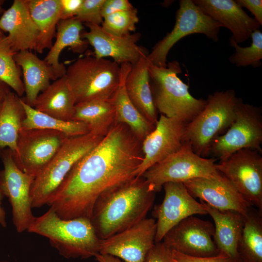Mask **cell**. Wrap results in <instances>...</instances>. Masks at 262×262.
Masks as SVG:
<instances>
[{
    "label": "cell",
    "instance_id": "obj_47",
    "mask_svg": "<svg viewBox=\"0 0 262 262\" xmlns=\"http://www.w3.org/2000/svg\"><path fill=\"white\" fill-rule=\"evenodd\" d=\"M0 262H8V261H0Z\"/></svg>",
    "mask_w": 262,
    "mask_h": 262
},
{
    "label": "cell",
    "instance_id": "obj_14",
    "mask_svg": "<svg viewBox=\"0 0 262 262\" xmlns=\"http://www.w3.org/2000/svg\"><path fill=\"white\" fill-rule=\"evenodd\" d=\"M214 225L190 216L178 223L164 235L163 242L171 250L194 257H211L219 251L213 240Z\"/></svg>",
    "mask_w": 262,
    "mask_h": 262
},
{
    "label": "cell",
    "instance_id": "obj_24",
    "mask_svg": "<svg viewBox=\"0 0 262 262\" xmlns=\"http://www.w3.org/2000/svg\"><path fill=\"white\" fill-rule=\"evenodd\" d=\"M16 64L22 70L25 97L22 98L33 107L40 94L56 80L52 67L29 50L18 51L14 57Z\"/></svg>",
    "mask_w": 262,
    "mask_h": 262
},
{
    "label": "cell",
    "instance_id": "obj_44",
    "mask_svg": "<svg viewBox=\"0 0 262 262\" xmlns=\"http://www.w3.org/2000/svg\"><path fill=\"white\" fill-rule=\"evenodd\" d=\"M9 91V86L0 80V105Z\"/></svg>",
    "mask_w": 262,
    "mask_h": 262
},
{
    "label": "cell",
    "instance_id": "obj_21",
    "mask_svg": "<svg viewBox=\"0 0 262 262\" xmlns=\"http://www.w3.org/2000/svg\"><path fill=\"white\" fill-rule=\"evenodd\" d=\"M0 30L7 32L8 38L16 52L34 50L38 29L31 17L26 0H15L0 17Z\"/></svg>",
    "mask_w": 262,
    "mask_h": 262
},
{
    "label": "cell",
    "instance_id": "obj_15",
    "mask_svg": "<svg viewBox=\"0 0 262 262\" xmlns=\"http://www.w3.org/2000/svg\"><path fill=\"white\" fill-rule=\"evenodd\" d=\"M156 221L145 218L133 226L100 240L99 253L115 256L124 262H144L155 244Z\"/></svg>",
    "mask_w": 262,
    "mask_h": 262
},
{
    "label": "cell",
    "instance_id": "obj_5",
    "mask_svg": "<svg viewBox=\"0 0 262 262\" xmlns=\"http://www.w3.org/2000/svg\"><path fill=\"white\" fill-rule=\"evenodd\" d=\"M237 99L233 89L216 91L208 96L203 110L186 124L184 140L196 154L203 157L208 156L213 141L235 120Z\"/></svg>",
    "mask_w": 262,
    "mask_h": 262
},
{
    "label": "cell",
    "instance_id": "obj_8",
    "mask_svg": "<svg viewBox=\"0 0 262 262\" xmlns=\"http://www.w3.org/2000/svg\"><path fill=\"white\" fill-rule=\"evenodd\" d=\"M216 161L196 154L185 141L180 149L151 166L142 176L156 193L167 182L183 183L194 178L217 176L220 172L216 167Z\"/></svg>",
    "mask_w": 262,
    "mask_h": 262
},
{
    "label": "cell",
    "instance_id": "obj_19",
    "mask_svg": "<svg viewBox=\"0 0 262 262\" xmlns=\"http://www.w3.org/2000/svg\"><path fill=\"white\" fill-rule=\"evenodd\" d=\"M189 194L220 210H231L246 216L252 207L221 173L194 178L183 183Z\"/></svg>",
    "mask_w": 262,
    "mask_h": 262
},
{
    "label": "cell",
    "instance_id": "obj_6",
    "mask_svg": "<svg viewBox=\"0 0 262 262\" xmlns=\"http://www.w3.org/2000/svg\"><path fill=\"white\" fill-rule=\"evenodd\" d=\"M104 136L89 132L67 138L35 177L30 191L32 208L47 205L74 165L93 149Z\"/></svg>",
    "mask_w": 262,
    "mask_h": 262
},
{
    "label": "cell",
    "instance_id": "obj_18",
    "mask_svg": "<svg viewBox=\"0 0 262 262\" xmlns=\"http://www.w3.org/2000/svg\"><path fill=\"white\" fill-rule=\"evenodd\" d=\"M89 31L81 33L94 49V55L98 58H112L120 65L136 63L144 55H148L146 48L137 45L141 34L139 33L118 36L106 32L101 25L84 24Z\"/></svg>",
    "mask_w": 262,
    "mask_h": 262
},
{
    "label": "cell",
    "instance_id": "obj_7",
    "mask_svg": "<svg viewBox=\"0 0 262 262\" xmlns=\"http://www.w3.org/2000/svg\"><path fill=\"white\" fill-rule=\"evenodd\" d=\"M65 75L76 104L112 98L120 83L121 68L114 61L87 55L70 65Z\"/></svg>",
    "mask_w": 262,
    "mask_h": 262
},
{
    "label": "cell",
    "instance_id": "obj_26",
    "mask_svg": "<svg viewBox=\"0 0 262 262\" xmlns=\"http://www.w3.org/2000/svg\"><path fill=\"white\" fill-rule=\"evenodd\" d=\"M76 101L66 75L49 84L36 98L33 107L55 118L71 121Z\"/></svg>",
    "mask_w": 262,
    "mask_h": 262
},
{
    "label": "cell",
    "instance_id": "obj_32",
    "mask_svg": "<svg viewBox=\"0 0 262 262\" xmlns=\"http://www.w3.org/2000/svg\"><path fill=\"white\" fill-rule=\"evenodd\" d=\"M25 112L22 124L23 129H47L60 131L68 137L82 135L89 132L86 125L76 121L59 119L40 112L26 104L21 98Z\"/></svg>",
    "mask_w": 262,
    "mask_h": 262
},
{
    "label": "cell",
    "instance_id": "obj_36",
    "mask_svg": "<svg viewBox=\"0 0 262 262\" xmlns=\"http://www.w3.org/2000/svg\"><path fill=\"white\" fill-rule=\"evenodd\" d=\"M104 0H83L76 19L84 24L100 25L103 21L102 7Z\"/></svg>",
    "mask_w": 262,
    "mask_h": 262
},
{
    "label": "cell",
    "instance_id": "obj_33",
    "mask_svg": "<svg viewBox=\"0 0 262 262\" xmlns=\"http://www.w3.org/2000/svg\"><path fill=\"white\" fill-rule=\"evenodd\" d=\"M16 52L7 36L4 33L0 34V80L20 97L25 91L21 78V69L14 59Z\"/></svg>",
    "mask_w": 262,
    "mask_h": 262
},
{
    "label": "cell",
    "instance_id": "obj_20",
    "mask_svg": "<svg viewBox=\"0 0 262 262\" xmlns=\"http://www.w3.org/2000/svg\"><path fill=\"white\" fill-rule=\"evenodd\" d=\"M204 13L232 33L237 44L247 40L261 25L233 0H193Z\"/></svg>",
    "mask_w": 262,
    "mask_h": 262
},
{
    "label": "cell",
    "instance_id": "obj_13",
    "mask_svg": "<svg viewBox=\"0 0 262 262\" xmlns=\"http://www.w3.org/2000/svg\"><path fill=\"white\" fill-rule=\"evenodd\" d=\"M67 138L57 131L21 128L13 159L21 171L35 178Z\"/></svg>",
    "mask_w": 262,
    "mask_h": 262
},
{
    "label": "cell",
    "instance_id": "obj_39",
    "mask_svg": "<svg viewBox=\"0 0 262 262\" xmlns=\"http://www.w3.org/2000/svg\"><path fill=\"white\" fill-rule=\"evenodd\" d=\"M133 8L128 0H104L102 7V16L103 18L110 14Z\"/></svg>",
    "mask_w": 262,
    "mask_h": 262
},
{
    "label": "cell",
    "instance_id": "obj_38",
    "mask_svg": "<svg viewBox=\"0 0 262 262\" xmlns=\"http://www.w3.org/2000/svg\"><path fill=\"white\" fill-rule=\"evenodd\" d=\"M171 252L174 262H233L228 256L221 253L211 257H194L174 250H171Z\"/></svg>",
    "mask_w": 262,
    "mask_h": 262
},
{
    "label": "cell",
    "instance_id": "obj_29",
    "mask_svg": "<svg viewBox=\"0 0 262 262\" xmlns=\"http://www.w3.org/2000/svg\"><path fill=\"white\" fill-rule=\"evenodd\" d=\"M72 120L85 124L89 132L105 136L115 122L113 98L93 99L76 104Z\"/></svg>",
    "mask_w": 262,
    "mask_h": 262
},
{
    "label": "cell",
    "instance_id": "obj_23",
    "mask_svg": "<svg viewBox=\"0 0 262 262\" xmlns=\"http://www.w3.org/2000/svg\"><path fill=\"white\" fill-rule=\"evenodd\" d=\"M148 55L131 65L125 82L128 96L136 108L148 121L155 125L158 119L154 105L148 73Z\"/></svg>",
    "mask_w": 262,
    "mask_h": 262
},
{
    "label": "cell",
    "instance_id": "obj_10",
    "mask_svg": "<svg viewBox=\"0 0 262 262\" xmlns=\"http://www.w3.org/2000/svg\"><path fill=\"white\" fill-rule=\"evenodd\" d=\"M221 27L219 23L204 13L193 0H180L173 28L157 43L147 59L154 66L165 67L169 51L180 40L192 34L200 33L217 42Z\"/></svg>",
    "mask_w": 262,
    "mask_h": 262
},
{
    "label": "cell",
    "instance_id": "obj_43",
    "mask_svg": "<svg viewBox=\"0 0 262 262\" xmlns=\"http://www.w3.org/2000/svg\"><path fill=\"white\" fill-rule=\"evenodd\" d=\"M1 149H2L0 148V156ZM2 197L3 196L0 193V226L5 228L7 226V222L6 219V213L1 204Z\"/></svg>",
    "mask_w": 262,
    "mask_h": 262
},
{
    "label": "cell",
    "instance_id": "obj_34",
    "mask_svg": "<svg viewBox=\"0 0 262 262\" xmlns=\"http://www.w3.org/2000/svg\"><path fill=\"white\" fill-rule=\"evenodd\" d=\"M252 42L249 46L242 47L229 38V45L235 52L229 58V62L237 67L251 66L258 68L262 65V32L257 29L251 34Z\"/></svg>",
    "mask_w": 262,
    "mask_h": 262
},
{
    "label": "cell",
    "instance_id": "obj_30",
    "mask_svg": "<svg viewBox=\"0 0 262 262\" xmlns=\"http://www.w3.org/2000/svg\"><path fill=\"white\" fill-rule=\"evenodd\" d=\"M25 112L21 98L11 91L0 105V148H8L12 153L17 142Z\"/></svg>",
    "mask_w": 262,
    "mask_h": 262
},
{
    "label": "cell",
    "instance_id": "obj_25",
    "mask_svg": "<svg viewBox=\"0 0 262 262\" xmlns=\"http://www.w3.org/2000/svg\"><path fill=\"white\" fill-rule=\"evenodd\" d=\"M83 28L82 23L75 18L60 20L57 24L56 40L44 59L52 67L56 80L66 73L65 66L59 62L63 50L69 47L73 53L81 54L87 49L88 42L81 37Z\"/></svg>",
    "mask_w": 262,
    "mask_h": 262
},
{
    "label": "cell",
    "instance_id": "obj_9",
    "mask_svg": "<svg viewBox=\"0 0 262 262\" xmlns=\"http://www.w3.org/2000/svg\"><path fill=\"white\" fill-rule=\"evenodd\" d=\"M235 119L228 130L218 137L211 146L208 156L224 161L242 149H252L262 153V108L245 103L238 98Z\"/></svg>",
    "mask_w": 262,
    "mask_h": 262
},
{
    "label": "cell",
    "instance_id": "obj_42",
    "mask_svg": "<svg viewBox=\"0 0 262 262\" xmlns=\"http://www.w3.org/2000/svg\"><path fill=\"white\" fill-rule=\"evenodd\" d=\"M94 257L98 262H124L115 256L99 253L96 254Z\"/></svg>",
    "mask_w": 262,
    "mask_h": 262
},
{
    "label": "cell",
    "instance_id": "obj_16",
    "mask_svg": "<svg viewBox=\"0 0 262 262\" xmlns=\"http://www.w3.org/2000/svg\"><path fill=\"white\" fill-rule=\"evenodd\" d=\"M164 196L154 211L156 221L155 243L162 242L164 235L183 219L195 214H207L203 205L197 201L181 182H169L163 186Z\"/></svg>",
    "mask_w": 262,
    "mask_h": 262
},
{
    "label": "cell",
    "instance_id": "obj_31",
    "mask_svg": "<svg viewBox=\"0 0 262 262\" xmlns=\"http://www.w3.org/2000/svg\"><path fill=\"white\" fill-rule=\"evenodd\" d=\"M236 262H262V213L251 207L245 216Z\"/></svg>",
    "mask_w": 262,
    "mask_h": 262
},
{
    "label": "cell",
    "instance_id": "obj_22",
    "mask_svg": "<svg viewBox=\"0 0 262 262\" xmlns=\"http://www.w3.org/2000/svg\"><path fill=\"white\" fill-rule=\"evenodd\" d=\"M200 202L213 220V240L219 253L236 262L237 245L244 225L245 216L233 211L218 210L201 200Z\"/></svg>",
    "mask_w": 262,
    "mask_h": 262
},
{
    "label": "cell",
    "instance_id": "obj_35",
    "mask_svg": "<svg viewBox=\"0 0 262 262\" xmlns=\"http://www.w3.org/2000/svg\"><path fill=\"white\" fill-rule=\"evenodd\" d=\"M139 22L135 8L116 12L103 18L101 26L107 33L118 36H123L135 31Z\"/></svg>",
    "mask_w": 262,
    "mask_h": 262
},
{
    "label": "cell",
    "instance_id": "obj_41",
    "mask_svg": "<svg viewBox=\"0 0 262 262\" xmlns=\"http://www.w3.org/2000/svg\"><path fill=\"white\" fill-rule=\"evenodd\" d=\"M235 1L242 8L248 9L260 25H262V0H235Z\"/></svg>",
    "mask_w": 262,
    "mask_h": 262
},
{
    "label": "cell",
    "instance_id": "obj_2",
    "mask_svg": "<svg viewBox=\"0 0 262 262\" xmlns=\"http://www.w3.org/2000/svg\"><path fill=\"white\" fill-rule=\"evenodd\" d=\"M155 194L143 176L102 193L96 200L90 217L98 237L100 240L107 238L146 218Z\"/></svg>",
    "mask_w": 262,
    "mask_h": 262
},
{
    "label": "cell",
    "instance_id": "obj_28",
    "mask_svg": "<svg viewBox=\"0 0 262 262\" xmlns=\"http://www.w3.org/2000/svg\"><path fill=\"white\" fill-rule=\"evenodd\" d=\"M32 18L39 30L34 50L42 53L50 49L61 20L60 0H26Z\"/></svg>",
    "mask_w": 262,
    "mask_h": 262
},
{
    "label": "cell",
    "instance_id": "obj_4",
    "mask_svg": "<svg viewBox=\"0 0 262 262\" xmlns=\"http://www.w3.org/2000/svg\"><path fill=\"white\" fill-rule=\"evenodd\" d=\"M148 69L154 105L161 115L188 123L204 108L206 99L194 97L178 77L182 73L179 62H168L165 67L149 63Z\"/></svg>",
    "mask_w": 262,
    "mask_h": 262
},
{
    "label": "cell",
    "instance_id": "obj_37",
    "mask_svg": "<svg viewBox=\"0 0 262 262\" xmlns=\"http://www.w3.org/2000/svg\"><path fill=\"white\" fill-rule=\"evenodd\" d=\"M144 262H174L171 250L163 242L155 243L147 253Z\"/></svg>",
    "mask_w": 262,
    "mask_h": 262
},
{
    "label": "cell",
    "instance_id": "obj_46",
    "mask_svg": "<svg viewBox=\"0 0 262 262\" xmlns=\"http://www.w3.org/2000/svg\"><path fill=\"white\" fill-rule=\"evenodd\" d=\"M4 33L0 30V34Z\"/></svg>",
    "mask_w": 262,
    "mask_h": 262
},
{
    "label": "cell",
    "instance_id": "obj_11",
    "mask_svg": "<svg viewBox=\"0 0 262 262\" xmlns=\"http://www.w3.org/2000/svg\"><path fill=\"white\" fill-rule=\"evenodd\" d=\"M0 157L3 164L0 171V193L9 200L16 231L22 233L27 231L35 217L32 211L30 195L34 177L17 167L10 149H2Z\"/></svg>",
    "mask_w": 262,
    "mask_h": 262
},
{
    "label": "cell",
    "instance_id": "obj_12",
    "mask_svg": "<svg viewBox=\"0 0 262 262\" xmlns=\"http://www.w3.org/2000/svg\"><path fill=\"white\" fill-rule=\"evenodd\" d=\"M259 151L242 149L216 164L224 175L251 205L262 213V157Z\"/></svg>",
    "mask_w": 262,
    "mask_h": 262
},
{
    "label": "cell",
    "instance_id": "obj_3",
    "mask_svg": "<svg viewBox=\"0 0 262 262\" xmlns=\"http://www.w3.org/2000/svg\"><path fill=\"white\" fill-rule=\"evenodd\" d=\"M27 231L47 238L66 259H88L99 252L100 239L88 218L64 219L49 208L35 217Z\"/></svg>",
    "mask_w": 262,
    "mask_h": 262
},
{
    "label": "cell",
    "instance_id": "obj_1",
    "mask_svg": "<svg viewBox=\"0 0 262 262\" xmlns=\"http://www.w3.org/2000/svg\"><path fill=\"white\" fill-rule=\"evenodd\" d=\"M142 142L127 126L115 122L74 165L47 205L64 219H90L102 193L137 177L143 159Z\"/></svg>",
    "mask_w": 262,
    "mask_h": 262
},
{
    "label": "cell",
    "instance_id": "obj_17",
    "mask_svg": "<svg viewBox=\"0 0 262 262\" xmlns=\"http://www.w3.org/2000/svg\"><path fill=\"white\" fill-rule=\"evenodd\" d=\"M186 124L160 114L154 130L142 142L143 159L137 177L180 148L185 141Z\"/></svg>",
    "mask_w": 262,
    "mask_h": 262
},
{
    "label": "cell",
    "instance_id": "obj_40",
    "mask_svg": "<svg viewBox=\"0 0 262 262\" xmlns=\"http://www.w3.org/2000/svg\"><path fill=\"white\" fill-rule=\"evenodd\" d=\"M83 0H60L61 20L75 18L78 15Z\"/></svg>",
    "mask_w": 262,
    "mask_h": 262
},
{
    "label": "cell",
    "instance_id": "obj_27",
    "mask_svg": "<svg viewBox=\"0 0 262 262\" xmlns=\"http://www.w3.org/2000/svg\"><path fill=\"white\" fill-rule=\"evenodd\" d=\"M119 84L113 98L115 109V122L127 126L136 137L143 141L154 130L155 125L148 121L136 108L127 93L125 82L131 67L130 64L120 65Z\"/></svg>",
    "mask_w": 262,
    "mask_h": 262
},
{
    "label": "cell",
    "instance_id": "obj_45",
    "mask_svg": "<svg viewBox=\"0 0 262 262\" xmlns=\"http://www.w3.org/2000/svg\"><path fill=\"white\" fill-rule=\"evenodd\" d=\"M2 2L1 1H0V15L2 14L3 12L5 11V10L2 7V2Z\"/></svg>",
    "mask_w": 262,
    "mask_h": 262
}]
</instances>
